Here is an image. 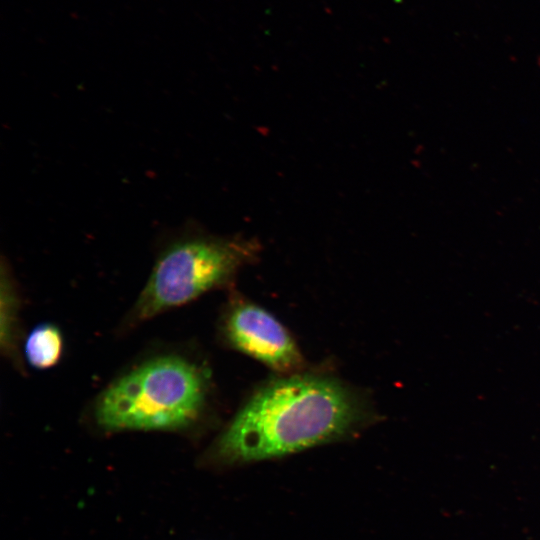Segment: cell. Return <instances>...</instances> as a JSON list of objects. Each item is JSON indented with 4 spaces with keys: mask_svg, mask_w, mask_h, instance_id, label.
<instances>
[{
    "mask_svg": "<svg viewBox=\"0 0 540 540\" xmlns=\"http://www.w3.org/2000/svg\"><path fill=\"white\" fill-rule=\"evenodd\" d=\"M63 351V338L57 327L51 324L37 326L28 335L25 355L28 362L36 368H49L55 365Z\"/></svg>",
    "mask_w": 540,
    "mask_h": 540,
    "instance_id": "cell-5",
    "label": "cell"
},
{
    "mask_svg": "<svg viewBox=\"0 0 540 540\" xmlns=\"http://www.w3.org/2000/svg\"><path fill=\"white\" fill-rule=\"evenodd\" d=\"M253 253L250 243L237 240L196 237L175 242L156 261L132 318L147 320L225 283Z\"/></svg>",
    "mask_w": 540,
    "mask_h": 540,
    "instance_id": "cell-3",
    "label": "cell"
},
{
    "mask_svg": "<svg viewBox=\"0 0 540 540\" xmlns=\"http://www.w3.org/2000/svg\"><path fill=\"white\" fill-rule=\"evenodd\" d=\"M362 418L359 401L338 381L294 376L259 389L216 442L225 463L296 452L350 432Z\"/></svg>",
    "mask_w": 540,
    "mask_h": 540,
    "instance_id": "cell-1",
    "label": "cell"
},
{
    "mask_svg": "<svg viewBox=\"0 0 540 540\" xmlns=\"http://www.w3.org/2000/svg\"><path fill=\"white\" fill-rule=\"evenodd\" d=\"M17 298L5 267L1 272V350L8 357H15Z\"/></svg>",
    "mask_w": 540,
    "mask_h": 540,
    "instance_id": "cell-6",
    "label": "cell"
},
{
    "mask_svg": "<svg viewBox=\"0 0 540 540\" xmlns=\"http://www.w3.org/2000/svg\"><path fill=\"white\" fill-rule=\"evenodd\" d=\"M224 331L232 346L274 370L292 372L303 364L286 329L273 315L256 305L234 306L225 319Z\"/></svg>",
    "mask_w": 540,
    "mask_h": 540,
    "instance_id": "cell-4",
    "label": "cell"
},
{
    "mask_svg": "<svg viewBox=\"0 0 540 540\" xmlns=\"http://www.w3.org/2000/svg\"><path fill=\"white\" fill-rule=\"evenodd\" d=\"M205 392L195 364L157 357L113 381L97 399L95 419L108 431L182 429L199 417Z\"/></svg>",
    "mask_w": 540,
    "mask_h": 540,
    "instance_id": "cell-2",
    "label": "cell"
}]
</instances>
